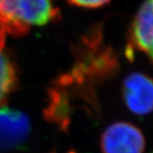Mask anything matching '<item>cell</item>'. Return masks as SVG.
<instances>
[{"label":"cell","mask_w":153,"mask_h":153,"mask_svg":"<svg viewBox=\"0 0 153 153\" xmlns=\"http://www.w3.org/2000/svg\"><path fill=\"white\" fill-rule=\"evenodd\" d=\"M17 82L13 61L4 51V42L0 40V106L10 94Z\"/></svg>","instance_id":"obj_6"},{"label":"cell","mask_w":153,"mask_h":153,"mask_svg":"<svg viewBox=\"0 0 153 153\" xmlns=\"http://www.w3.org/2000/svg\"><path fill=\"white\" fill-rule=\"evenodd\" d=\"M30 130V121L25 113L0 106V152L20 147Z\"/></svg>","instance_id":"obj_5"},{"label":"cell","mask_w":153,"mask_h":153,"mask_svg":"<svg viewBox=\"0 0 153 153\" xmlns=\"http://www.w3.org/2000/svg\"><path fill=\"white\" fill-rule=\"evenodd\" d=\"M123 100L134 114L144 116L153 111V78L134 72L126 76L123 84Z\"/></svg>","instance_id":"obj_4"},{"label":"cell","mask_w":153,"mask_h":153,"mask_svg":"<svg viewBox=\"0 0 153 153\" xmlns=\"http://www.w3.org/2000/svg\"><path fill=\"white\" fill-rule=\"evenodd\" d=\"M58 16L52 0H0V40L22 37L33 27L44 26Z\"/></svg>","instance_id":"obj_1"},{"label":"cell","mask_w":153,"mask_h":153,"mask_svg":"<svg viewBox=\"0 0 153 153\" xmlns=\"http://www.w3.org/2000/svg\"><path fill=\"white\" fill-rule=\"evenodd\" d=\"M103 153H143L146 140L142 132L130 123L118 122L110 125L100 141Z\"/></svg>","instance_id":"obj_2"},{"label":"cell","mask_w":153,"mask_h":153,"mask_svg":"<svg viewBox=\"0 0 153 153\" xmlns=\"http://www.w3.org/2000/svg\"><path fill=\"white\" fill-rule=\"evenodd\" d=\"M141 52L153 65V0H145L128 30L127 55Z\"/></svg>","instance_id":"obj_3"},{"label":"cell","mask_w":153,"mask_h":153,"mask_svg":"<svg viewBox=\"0 0 153 153\" xmlns=\"http://www.w3.org/2000/svg\"><path fill=\"white\" fill-rule=\"evenodd\" d=\"M71 5L87 8V9H96L105 5L111 0H66Z\"/></svg>","instance_id":"obj_7"}]
</instances>
